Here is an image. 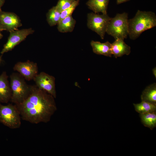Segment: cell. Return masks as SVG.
Returning a JSON list of instances; mask_svg holds the SVG:
<instances>
[{
  "label": "cell",
  "mask_w": 156,
  "mask_h": 156,
  "mask_svg": "<svg viewBox=\"0 0 156 156\" xmlns=\"http://www.w3.org/2000/svg\"><path fill=\"white\" fill-rule=\"evenodd\" d=\"M153 73V74L154 75V76L155 77V78H156V67L154 68L152 70Z\"/></svg>",
  "instance_id": "obj_24"
},
{
  "label": "cell",
  "mask_w": 156,
  "mask_h": 156,
  "mask_svg": "<svg viewBox=\"0 0 156 156\" xmlns=\"http://www.w3.org/2000/svg\"><path fill=\"white\" fill-rule=\"evenodd\" d=\"M76 21L70 16L60 21L57 24V29L60 32L67 33L72 32L74 29Z\"/></svg>",
  "instance_id": "obj_16"
},
{
  "label": "cell",
  "mask_w": 156,
  "mask_h": 156,
  "mask_svg": "<svg viewBox=\"0 0 156 156\" xmlns=\"http://www.w3.org/2000/svg\"><path fill=\"white\" fill-rule=\"evenodd\" d=\"M34 30L31 28L18 29L10 32V34L6 43L1 53L3 54L12 50L15 46L25 39L29 35L32 34Z\"/></svg>",
  "instance_id": "obj_7"
},
{
  "label": "cell",
  "mask_w": 156,
  "mask_h": 156,
  "mask_svg": "<svg viewBox=\"0 0 156 156\" xmlns=\"http://www.w3.org/2000/svg\"><path fill=\"white\" fill-rule=\"evenodd\" d=\"M22 25L19 17L10 12L0 11V31L6 30L10 32L18 29Z\"/></svg>",
  "instance_id": "obj_9"
},
{
  "label": "cell",
  "mask_w": 156,
  "mask_h": 156,
  "mask_svg": "<svg viewBox=\"0 0 156 156\" xmlns=\"http://www.w3.org/2000/svg\"><path fill=\"white\" fill-rule=\"evenodd\" d=\"M142 101L156 105V84L154 83L147 86L141 96Z\"/></svg>",
  "instance_id": "obj_15"
},
{
  "label": "cell",
  "mask_w": 156,
  "mask_h": 156,
  "mask_svg": "<svg viewBox=\"0 0 156 156\" xmlns=\"http://www.w3.org/2000/svg\"><path fill=\"white\" fill-rule=\"evenodd\" d=\"M111 51L112 54L116 58L124 55H129L131 52V47L125 43L124 40L117 39L111 44Z\"/></svg>",
  "instance_id": "obj_12"
},
{
  "label": "cell",
  "mask_w": 156,
  "mask_h": 156,
  "mask_svg": "<svg viewBox=\"0 0 156 156\" xmlns=\"http://www.w3.org/2000/svg\"><path fill=\"white\" fill-rule=\"evenodd\" d=\"M79 0H76L70 7L61 12L60 21L66 17L72 15L73 12L79 5Z\"/></svg>",
  "instance_id": "obj_21"
},
{
  "label": "cell",
  "mask_w": 156,
  "mask_h": 156,
  "mask_svg": "<svg viewBox=\"0 0 156 156\" xmlns=\"http://www.w3.org/2000/svg\"><path fill=\"white\" fill-rule=\"evenodd\" d=\"M129 0H117L116 3L117 4H119L125 2Z\"/></svg>",
  "instance_id": "obj_22"
},
{
  "label": "cell",
  "mask_w": 156,
  "mask_h": 156,
  "mask_svg": "<svg viewBox=\"0 0 156 156\" xmlns=\"http://www.w3.org/2000/svg\"><path fill=\"white\" fill-rule=\"evenodd\" d=\"M10 77L12 93L10 101L15 105L20 104L29 95L31 86L27 84L25 79L20 74L14 73Z\"/></svg>",
  "instance_id": "obj_3"
},
{
  "label": "cell",
  "mask_w": 156,
  "mask_h": 156,
  "mask_svg": "<svg viewBox=\"0 0 156 156\" xmlns=\"http://www.w3.org/2000/svg\"><path fill=\"white\" fill-rule=\"evenodd\" d=\"M33 80L38 88L45 91L55 98H56L55 78L53 76L41 72L38 74Z\"/></svg>",
  "instance_id": "obj_8"
},
{
  "label": "cell",
  "mask_w": 156,
  "mask_h": 156,
  "mask_svg": "<svg viewBox=\"0 0 156 156\" xmlns=\"http://www.w3.org/2000/svg\"><path fill=\"white\" fill-rule=\"evenodd\" d=\"M141 121L145 127L153 130L156 127V112L140 114Z\"/></svg>",
  "instance_id": "obj_17"
},
{
  "label": "cell",
  "mask_w": 156,
  "mask_h": 156,
  "mask_svg": "<svg viewBox=\"0 0 156 156\" xmlns=\"http://www.w3.org/2000/svg\"><path fill=\"white\" fill-rule=\"evenodd\" d=\"M5 72L0 75V103H7L10 101L12 90Z\"/></svg>",
  "instance_id": "obj_11"
},
{
  "label": "cell",
  "mask_w": 156,
  "mask_h": 156,
  "mask_svg": "<svg viewBox=\"0 0 156 156\" xmlns=\"http://www.w3.org/2000/svg\"><path fill=\"white\" fill-rule=\"evenodd\" d=\"M61 13L55 6L53 7L49 10L46 14L47 20L50 26L58 24L60 19Z\"/></svg>",
  "instance_id": "obj_19"
},
{
  "label": "cell",
  "mask_w": 156,
  "mask_h": 156,
  "mask_svg": "<svg viewBox=\"0 0 156 156\" xmlns=\"http://www.w3.org/2000/svg\"><path fill=\"white\" fill-rule=\"evenodd\" d=\"M55 98L36 85L31 86L27 97L16 105L22 120L33 124L47 123L57 110Z\"/></svg>",
  "instance_id": "obj_1"
},
{
  "label": "cell",
  "mask_w": 156,
  "mask_h": 156,
  "mask_svg": "<svg viewBox=\"0 0 156 156\" xmlns=\"http://www.w3.org/2000/svg\"><path fill=\"white\" fill-rule=\"evenodd\" d=\"M1 31H0V39H1L3 36L2 34L1 33Z\"/></svg>",
  "instance_id": "obj_25"
},
{
  "label": "cell",
  "mask_w": 156,
  "mask_h": 156,
  "mask_svg": "<svg viewBox=\"0 0 156 156\" xmlns=\"http://www.w3.org/2000/svg\"><path fill=\"white\" fill-rule=\"evenodd\" d=\"M76 0H59L55 6L58 10L60 13L70 7Z\"/></svg>",
  "instance_id": "obj_20"
},
{
  "label": "cell",
  "mask_w": 156,
  "mask_h": 156,
  "mask_svg": "<svg viewBox=\"0 0 156 156\" xmlns=\"http://www.w3.org/2000/svg\"><path fill=\"white\" fill-rule=\"evenodd\" d=\"M92 50L95 53L111 57V44L107 41L104 43L92 40L90 43Z\"/></svg>",
  "instance_id": "obj_13"
},
{
  "label": "cell",
  "mask_w": 156,
  "mask_h": 156,
  "mask_svg": "<svg viewBox=\"0 0 156 156\" xmlns=\"http://www.w3.org/2000/svg\"><path fill=\"white\" fill-rule=\"evenodd\" d=\"M109 0H88L86 4L88 8L94 13L101 12L107 14L108 5Z\"/></svg>",
  "instance_id": "obj_14"
},
{
  "label": "cell",
  "mask_w": 156,
  "mask_h": 156,
  "mask_svg": "<svg viewBox=\"0 0 156 156\" xmlns=\"http://www.w3.org/2000/svg\"><path fill=\"white\" fill-rule=\"evenodd\" d=\"M0 122L12 129L20 127L21 116L16 105L0 104Z\"/></svg>",
  "instance_id": "obj_5"
},
{
  "label": "cell",
  "mask_w": 156,
  "mask_h": 156,
  "mask_svg": "<svg viewBox=\"0 0 156 156\" xmlns=\"http://www.w3.org/2000/svg\"><path fill=\"white\" fill-rule=\"evenodd\" d=\"M5 2V0H0V11H1V8Z\"/></svg>",
  "instance_id": "obj_23"
},
{
  "label": "cell",
  "mask_w": 156,
  "mask_h": 156,
  "mask_svg": "<svg viewBox=\"0 0 156 156\" xmlns=\"http://www.w3.org/2000/svg\"><path fill=\"white\" fill-rule=\"evenodd\" d=\"M13 69L18 72L27 81L33 80L38 73V67L36 63L28 60L18 62L14 66Z\"/></svg>",
  "instance_id": "obj_10"
},
{
  "label": "cell",
  "mask_w": 156,
  "mask_h": 156,
  "mask_svg": "<svg viewBox=\"0 0 156 156\" xmlns=\"http://www.w3.org/2000/svg\"><path fill=\"white\" fill-rule=\"evenodd\" d=\"M129 36L135 40L144 31L156 26V16L151 11L138 10L135 16L128 20Z\"/></svg>",
  "instance_id": "obj_2"
},
{
  "label": "cell",
  "mask_w": 156,
  "mask_h": 156,
  "mask_svg": "<svg viewBox=\"0 0 156 156\" xmlns=\"http://www.w3.org/2000/svg\"><path fill=\"white\" fill-rule=\"evenodd\" d=\"M110 18L107 14L89 13L87 15V27L96 33L102 39H103Z\"/></svg>",
  "instance_id": "obj_6"
},
{
  "label": "cell",
  "mask_w": 156,
  "mask_h": 156,
  "mask_svg": "<svg viewBox=\"0 0 156 156\" xmlns=\"http://www.w3.org/2000/svg\"><path fill=\"white\" fill-rule=\"evenodd\" d=\"M133 105L136 112L139 114H143L156 112V105L142 101L139 103Z\"/></svg>",
  "instance_id": "obj_18"
},
{
  "label": "cell",
  "mask_w": 156,
  "mask_h": 156,
  "mask_svg": "<svg viewBox=\"0 0 156 156\" xmlns=\"http://www.w3.org/2000/svg\"><path fill=\"white\" fill-rule=\"evenodd\" d=\"M128 20L127 13L117 14L114 17L111 18L106 33L115 39L124 40L129 35Z\"/></svg>",
  "instance_id": "obj_4"
}]
</instances>
